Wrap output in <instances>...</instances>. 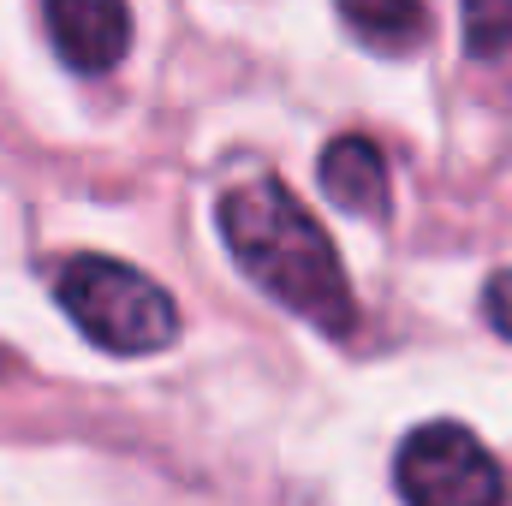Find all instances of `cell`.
Here are the masks:
<instances>
[{
  "label": "cell",
  "instance_id": "cell-1",
  "mask_svg": "<svg viewBox=\"0 0 512 506\" xmlns=\"http://www.w3.org/2000/svg\"><path fill=\"white\" fill-rule=\"evenodd\" d=\"M221 239L256 286L274 304H286L292 316H304L310 328L346 334L358 322L352 280L328 245V233L280 179H251L221 197Z\"/></svg>",
  "mask_w": 512,
  "mask_h": 506
},
{
  "label": "cell",
  "instance_id": "cell-2",
  "mask_svg": "<svg viewBox=\"0 0 512 506\" xmlns=\"http://www.w3.org/2000/svg\"><path fill=\"white\" fill-rule=\"evenodd\" d=\"M54 298L102 352H120V358L161 352L179 334L173 298L149 274H137L131 262H114V256H72L54 274Z\"/></svg>",
  "mask_w": 512,
  "mask_h": 506
},
{
  "label": "cell",
  "instance_id": "cell-3",
  "mask_svg": "<svg viewBox=\"0 0 512 506\" xmlns=\"http://www.w3.org/2000/svg\"><path fill=\"white\" fill-rule=\"evenodd\" d=\"M399 495L405 506H501V465L471 429L423 423L399 447Z\"/></svg>",
  "mask_w": 512,
  "mask_h": 506
},
{
  "label": "cell",
  "instance_id": "cell-4",
  "mask_svg": "<svg viewBox=\"0 0 512 506\" xmlns=\"http://www.w3.org/2000/svg\"><path fill=\"white\" fill-rule=\"evenodd\" d=\"M48 36L72 72H114L131 48L126 0H42Z\"/></svg>",
  "mask_w": 512,
  "mask_h": 506
},
{
  "label": "cell",
  "instance_id": "cell-5",
  "mask_svg": "<svg viewBox=\"0 0 512 506\" xmlns=\"http://www.w3.org/2000/svg\"><path fill=\"white\" fill-rule=\"evenodd\" d=\"M322 191L346 215H382L387 209V161L370 137H334L322 149Z\"/></svg>",
  "mask_w": 512,
  "mask_h": 506
},
{
  "label": "cell",
  "instance_id": "cell-6",
  "mask_svg": "<svg viewBox=\"0 0 512 506\" xmlns=\"http://www.w3.org/2000/svg\"><path fill=\"white\" fill-rule=\"evenodd\" d=\"M334 6L352 24V36L382 54H405L429 36V0H334Z\"/></svg>",
  "mask_w": 512,
  "mask_h": 506
},
{
  "label": "cell",
  "instance_id": "cell-7",
  "mask_svg": "<svg viewBox=\"0 0 512 506\" xmlns=\"http://www.w3.org/2000/svg\"><path fill=\"white\" fill-rule=\"evenodd\" d=\"M459 12H465V48L477 60L512 48V0H459Z\"/></svg>",
  "mask_w": 512,
  "mask_h": 506
},
{
  "label": "cell",
  "instance_id": "cell-8",
  "mask_svg": "<svg viewBox=\"0 0 512 506\" xmlns=\"http://www.w3.org/2000/svg\"><path fill=\"white\" fill-rule=\"evenodd\" d=\"M483 310H489L495 334H501V340H512V268H501V274L489 280V292H483Z\"/></svg>",
  "mask_w": 512,
  "mask_h": 506
}]
</instances>
